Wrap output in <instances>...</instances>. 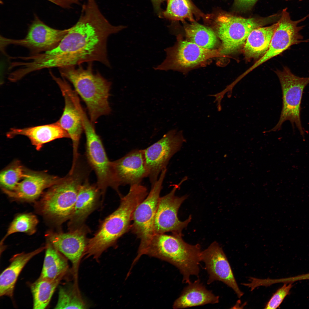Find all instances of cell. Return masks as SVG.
Returning <instances> with one entry per match:
<instances>
[{
	"mask_svg": "<svg viewBox=\"0 0 309 309\" xmlns=\"http://www.w3.org/2000/svg\"><path fill=\"white\" fill-rule=\"evenodd\" d=\"M166 0H151L154 9L159 16L161 17L163 11L161 8V5L163 2Z\"/></svg>",
	"mask_w": 309,
	"mask_h": 309,
	"instance_id": "e575fe53",
	"label": "cell"
},
{
	"mask_svg": "<svg viewBox=\"0 0 309 309\" xmlns=\"http://www.w3.org/2000/svg\"><path fill=\"white\" fill-rule=\"evenodd\" d=\"M126 28L110 23L96 0H86L77 22L69 28L68 32L57 47L45 53L50 56L53 68L77 66L94 62L110 68L108 39Z\"/></svg>",
	"mask_w": 309,
	"mask_h": 309,
	"instance_id": "6da1fadb",
	"label": "cell"
},
{
	"mask_svg": "<svg viewBox=\"0 0 309 309\" xmlns=\"http://www.w3.org/2000/svg\"><path fill=\"white\" fill-rule=\"evenodd\" d=\"M201 260L204 263L205 269L209 275L207 284L215 281H220L232 288L239 298L243 295L237 284L227 257L217 242H213L201 251Z\"/></svg>",
	"mask_w": 309,
	"mask_h": 309,
	"instance_id": "e0dca14e",
	"label": "cell"
},
{
	"mask_svg": "<svg viewBox=\"0 0 309 309\" xmlns=\"http://www.w3.org/2000/svg\"><path fill=\"white\" fill-rule=\"evenodd\" d=\"M55 309H85L87 306L78 288L77 282L61 286Z\"/></svg>",
	"mask_w": 309,
	"mask_h": 309,
	"instance_id": "f1b7e54d",
	"label": "cell"
},
{
	"mask_svg": "<svg viewBox=\"0 0 309 309\" xmlns=\"http://www.w3.org/2000/svg\"><path fill=\"white\" fill-rule=\"evenodd\" d=\"M69 29L60 30L47 25L37 18L30 26L26 36L13 39L1 37L2 47L13 44L27 48L31 55L49 51L57 47L68 33Z\"/></svg>",
	"mask_w": 309,
	"mask_h": 309,
	"instance_id": "8fae6325",
	"label": "cell"
},
{
	"mask_svg": "<svg viewBox=\"0 0 309 309\" xmlns=\"http://www.w3.org/2000/svg\"><path fill=\"white\" fill-rule=\"evenodd\" d=\"M114 180L121 186L140 183L148 176L142 150L134 149L121 158L111 161Z\"/></svg>",
	"mask_w": 309,
	"mask_h": 309,
	"instance_id": "ac0fdd59",
	"label": "cell"
},
{
	"mask_svg": "<svg viewBox=\"0 0 309 309\" xmlns=\"http://www.w3.org/2000/svg\"><path fill=\"white\" fill-rule=\"evenodd\" d=\"M201 252L199 244L186 243L182 234H154L146 243L139 246L133 261L136 263L141 256L146 255L166 261L179 270L182 282L189 284L191 276H198Z\"/></svg>",
	"mask_w": 309,
	"mask_h": 309,
	"instance_id": "3957f363",
	"label": "cell"
},
{
	"mask_svg": "<svg viewBox=\"0 0 309 309\" xmlns=\"http://www.w3.org/2000/svg\"><path fill=\"white\" fill-rule=\"evenodd\" d=\"M291 283L285 284L273 295L265 306V309H274L278 308L286 297L288 294L292 287Z\"/></svg>",
	"mask_w": 309,
	"mask_h": 309,
	"instance_id": "1f68e13d",
	"label": "cell"
},
{
	"mask_svg": "<svg viewBox=\"0 0 309 309\" xmlns=\"http://www.w3.org/2000/svg\"><path fill=\"white\" fill-rule=\"evenodd\" d=\"M216 35L221 42V55L235 52L243 47L253 30L262 26V21L254 18H245L221 12L210 14Z\"/></svg>",
	"mask_w": 309,
	"mask_h": 309,
	"instance_id": "8992f818",
	"label": "cell"
},
{
	"mask_svg": "<svg viewBox=\"0 0 309 309\" xmlns=\"http://www.w3.org/2000/svg\"><path fill=\"white\" fill-rule=\"evenodd\" d=\"M237 5L241 7L247 8L253 5L258 0H235Z\"/></svg>",
	"mask_w": 309,
	"mask_h": 309,
	"instance_id": "836d02e7",
	"label": "cell"
},
{
	"mask_svg": "<svg viewBox=\"0 0 309 309\" xmlns=\"http://www.w3.org/2000/svg\"><path fill=\"white\" fill-rule=\"evenodd\" d=\"M286 0V1H290V0Z\"/></svg>",
	"mask_w": 309,
	"mask_h": 309,
	"instance_id": "8d00e7d4",
	"label": "cell"
},
{
	"mask_svg": "<svg viewBox=\"0 0 309 309\" xmlns=\"http://www.w3.org/2000/svg\"><path fill=\"white\" fill-rule=\"evenodd\" d=\"M165 51L166 58L161 64L154 67L155 70L179 71L189 69L221 55L219 50L205 49L190 41L179 39L173 46Z\"/></svg>",
	"mask_w": 309,
	"mask_h": 309,
	"instance_id": "30bf717a",
	"label": "cell"
},
{
	"mask_svg": "<svg viewBox=\"0 0 309 309\" xmlns=\"http://www.w3.org/2000/svg\"><path fill=\"white\" fill-rule=\"evenodd\" d=\"M90 231L84 225L66 233L49 232L46 235L48 241L71 262L76 280L80 261L83 256L88 239L87 235Z\"/></svg>",
	"mask_w": 309,
	"mask_h": 309,
	"instance_id": "9a60e30c",
	"label": "cell"
},
{
	"mask_svg": "<svg viewBox=\"0 0 309 309\" xmlns=\"http://www.w3.org/2000/svg\"><path fill=\"white\" fill-rule=\"evenodd\" d=\"M76 165L74 170L59 179L38 204L40 213L57 225L69 220L73 213L79 189L86 180L85 171Z\"/></svg>",
	"mask_w": 309,
	"mask_h": 309,
	"instance_id": "5b68a950",
	"label": "cell"
},
{
	"mask_svg": "<svg viewBox=\"0 0 309 309\" xmlns=\"http://www.w3.org/2000/svg\"><path fill=\"white\" fill-rule=\"evenodd\" d=\"M58 68L62 77L73 86L86 104L90 119L94 124L101 116L111 110L108 102L111 83L98 71L94 72L92 62L84 68L80 65Z\"/></svg>",
	"mask_w": 309,
	"mask_h": 309,
	"instance_id": "277c9868",
	"label": "cell"
},
{
	"mask_svg": "<svg viewBox=\"0 0 309 309\" xmlns=\"http://www.w3.org/2000/svg\"><path fill=\"white\" fill-rule=\"evenodd\" d=\"M100 191L96 185L90 184L87 179L81 185L72 215L68 224L69 231L80 228L99 203Z\"/></svg>",
	"mask_w": 309,
	"mask_h": 309,
	"instance_id": "d6986e66",
	"label": "cell"
},
{
	"mask_svg": "<svg viewBox=\"0 0 309 309\" xmlns=\"http://www.w3.org/2000/svg\"><path fill=\"white\" fill-rule=\"evenodd\" d=\"M62 278L51 279L40 276L31 284L34 309H44L47 306Z\"/></svg>",
	"mask_w": 309,
	"mask_h": 309,
	"instance_id": "4316f807",
	"label": "cell"
},
{
	"mask_svg": "<svg viewBox=\"0 0 309 309\" xmlns=\"http://www.w3.org/2000/svg\"><path fill=\"white\" fill-rule=\"evenodd\" d=\"M219 297L207 290L199 278L188 284L179 296L174 302V309H181L214 304L219 302Z\"/></svg>",
	"mask_w": 309,
	"mask_h": 309,
	"instance_id": "7402d4cb",
	"label": "cell"
},
{
	"mask_svg": "<svg viewBox=\"0 0 309 309\" xmlns=\"http://www.w3.org/2000/svg\"><path fill=\"white\" fill-rule=\"evenodd\" d=\"M148 194L147 188L140 183L130 185L127 194L120 197L118 207L105 218L94 236L88 239L84 256H92L98 260L105 251L115 245L130 228L134 210Z\"/></svg>",
	"mask_w": 309,
	"mask_h": 309,
	"instance_id": "7a4b0ae2",
	"label": "cell"
},
{
	"mask_svg": "<svg viewBox=\"0 0 309 309\" xmlns=\"http://www.w3.org/2000/svg\"><path fill=\"white\" fill-rule=\"evenodd\" d=\"M309 17V14L296 21L291 19L287 8L284 9L278 23L272 39L269 48L265 54L247 71V73L269 59L281 54L292 45L309 41L304 40L300 33L304 26H298Z\"/></svg>",
	"mask_w": 309,
	"mask_h": 309,
	"instance_id": "4fadbf2b",
	"label": "cell"
},
{
	"mask_svg": "<svg viewBox=\"0 0 309 309\" xmlns=\"http://www.w3.org/2000/svg\"><path fill=\"white\" fill-rule=\"evenodd\" d=\"M166 9L163 11L161 17L172 21H183L188 19L192 22L201 17L207 19L209 14L202 12L191 0H167Z\"/></svg>",
	"mask_w": 309,
	"mask_h": 309,
	"instance_id": "d4e9b609",
	"label": "cell"
},
{
	"mask_svg": "<svg viewBox=\"0 0 309 309\" xmlns=\"http://www.w3.org/2000/svg\"><path fill=\"white\" fill-rule=\"evenodd\" d=\"M26 172L18 163H15L1 173L0 182L2 190L11 191L14 190L23 179Z\"/></svg>",
	"mask_w": 309,
	"mask_h": 309,
	"instance_id": "4dcf8cb0",
	"label": "cell"
},
{
	"mask_svg": "<svg viewBox=\"0 0 309 309\" xmlns=\"http://www.w3.org/2000/svg\"><path fill=\"white\" fill-rule=\"evenodd\" d=\"M83 126L86 136L87 160L95 172L97 179L96 185L103 197L108 187L114 188L111 161L108 159L94 125L90 121L86 120L83 122Z\"/></svg>",
	"mask_w": 309,
	"mask_h": 309,
	"instance_id": "9c48e42d",
	"label": "cell"
},
{
	"mask_svg": "<svg viewBox=\"0 0 309 309\" xmlns=\"http://www.w3.org/2000/svg\"><path fill=\"white\" fill-rule=\"evenodd\" d=\"M187 179L186 177L184 178L178 185L174 186L169 193L160 197L154 217V234L171 232L172 234H182V230L191 221V215L184 221H180L177 216L179 209L187 195L180 197L175 195L180 185Z\"/></svg>",
	"mask_w": 309,
	"mask_h": 309,
	"instance_id": "5bb4252c",
	"label": "cell"
},
{
	"mask_svg": "<svg viewBox=\"0 0 309 309\" xmlns=\"http://www.w3.org/2000/svg\"><path fill=\"white\" fill-rule=\"evenodd\" d=\"M186 142L182 130L169 131L158 141L143 149L148 176L151 186L157 180L161 172L172 157Z\"/></svg>",
	"mask_w": 309,
	"mask_h": 309,
	"instance_id": "ba28073f",
	"label": "cell"
},
{
	"mask_svg": "<svg viewBox=\"0 0 309 309\" xmlns=\"http://www.w3.org/2000/svg\"><path fill=\"white\" fill-rule=\"evenodd\" d=\"M275 72L281 86L282 106L278 122L269 132L279 130L283 123L289 120L293 128L295 125L300 134L304 138L305 132L300 119L301 104L304 90L309 84V77L297 76L286 66L284 67L282 70H278Z\"/></svg>",
	"mask_w": 309,
	"mask_h": 309,
	"instance_id": "52a82bcc",
	"label": "cell"
},
{
	"mask_svg": "<svg viewBox=\"0 0 309 309\" xmlns=\"http://www.w3.org/2000/svg\"><path fill=\"white\" fill-rule=\"evenodd\" d=\"M60 178L43 173L26 172L25 177L13 191H3L14 199L32 201L37 199L43 190L54 184Z\"/></svg>",
	"mask_w": 309,
	"mask_h": 309,
	"instance_id": "ffe728a7",
	"label": "cell"
},
{
	"mask_svg": "<svg viewBox=\"0 0 309 309\" xmlns=\"http://www.w3.org/2000/svg\"><path fill=\"white\" fill-rule=\"evenodd\" d=\"M167 171L165 169L161 172L147 196L133 213L130 228L140 239L139 245L146 243L154 234V217Z\"/></svg>",
	"mask_w": 309,
	"mask_h": 309,
	"instance_id": "7c38bea8",
	"label": "cell"
},
{
	"mask_svg": "<svg viewBox=\"0 0 309 309\" xmlns=\"http://www.w3.org/2000/svg\"><path fill=\"white\" fill-rule=\"evenodd\" d=\"M188 41L205 49H213L217 43V35L211 28L195 21L184 27Z\"/></svg>",
	"mask_w": 309,
	"mask_h": 309,
	"instance_id": "83f0119b",
	"label": "cell"
},
{
	"mask_svg": "<svg viewBox=\"0 0 309 309\" xmlns=\"http://www.w3.org/2000/svg\"><path fill=\"white\" fill-rule=\"evenodd\" d=\"M38 222L37 217L33 214L25 213L18 215L11 223L1 242L9 236L15 233L23 232L32 235L36 231Z\"/></svg>",
	"mask_w": 309,
	"mask_h": 309,
	"instance_id": "f546056e",
	"label": "cell"
},
{
	"mask_svg": "<svg viewBox=\"0 0 309 309\" xmlns=\"http://www.w3.org/2000/svg\"><path fill=\"white\" fill-rule=\"evenodd\" d=\"M40 277L51 279L63 278L68 268L66 259L49 241Z\"/></svg>",
	"mask_w": 309,
	"mask_h": 309,
	"instance_id": "484cf974",
	"label": "cell"
},
{
	"mask_svg": "<svg viewBox=\"0 0 309 309\" xmlns=\"http://www.w3.org/2000/svg\"><path fill=\"white\" fill-rule=\"evenodd\" d=\"M58 85L64 98L65 105L63 114L58 122L69 134L73 147L72 165L77 162L78 148L82 134L84 130L81 116L71 94L72 87L64 78L52 76Z\"/></svg>",
	"mask_w": 309,
	"mask_h": 309,
	"instance_id": "2e32d148",
	"label": "cell"
},
{
	"mask_svg": "<svg viewBox=\"0 0 309 309\" xmlns=\"http://www.w3.org/2000/svg\"><path fill=\"white\" fill-rule=\"evenodd\" d=\"M65 9L71 8L73 6L80 4V0H47Z\"/></svg>",
	"mask_w": 309,
	"mask_h": 309,
	"instance_id": "d6a6232c",
	"label": "cell"
},
{
	"mask_svg": "<svg viewBox=\"0 0 309 309\" xmlns=\"http://www.w3.org/2000/svg\"><path fill=\"white\" fill-rule=\"evenodd\" d=\"M278 24V22L269 26L259 27L251 32L243 47L246 58L260 59L264 56L269 48Z\"/></svg>",
	"mask_w": 309,
	"mask_h": 309,
	"instance_id": "cb8c5ba5",
	"label": "cell"
},
{
	"mask_svg": "<svg viewBox=\"0 0 309 309\" xmlns=\"http://www.w3.org/2000/svg\"><path fill=\"white\" fill-rule=\"evenodd\" d=\"M17 135L27 137L37 150H40L43 145L57 139L70 138L67 132L58 121L54 123L29 127L12 128L7 133V136L12 138Z\"/></svg>",
	"mask_w": 309,
	"mask_h": 309,
	"instance_id": "44dd1931",
	"label": "cell"
},
{
	"mask_svg": "<svg viewBox=\"0 0 309 309\" xmlns=\"http://www.w3.org/2000/svg\"><path fill=\"white\" fill-rule=\"evenodd\" d=\"M45 248L46 246L30 252L17 254L13 257L9 265L0 275V296H6L11 297L13 296L17 280L24 267L32 258Z\"/></svg>",
	"mask_w": 309,
	"mask_h": 309,
	"instance_id": "603a6c76",
	"label": "cell"
},
{
	"mask_svg": "<svg viewBox=\"0 0 309 309\" xmlns=\"http://www.w3.org/2000/svg\"><path fill=\"white\" fill-rule=\"evenodd\" d=\"M303 0H300V1H303Z\"/></svg>",
	"mask_w": 309,
	"mask_h": 309,
	"instance_id": "d590c367",
	"label": "cell"
}]
</instances>
